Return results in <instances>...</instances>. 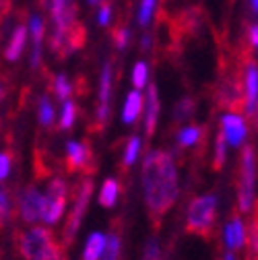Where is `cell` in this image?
<instances>
[{"instance_id":"cell-36","label":"cell","mask_w":258,"mask_h":260,"mask_svg":"<svg viewBox=\"0 0 258 260\" xmlns=\"http://www.w3.org/2000/svg\"><path fill=\"white\" fill-rule=\"evenodd\" d=\"M223 260H236V256H234V252L230 250L228 254H225V256H223Z\"/></svg>"},{"instance_id":"cell-11","label":"cell","mask_w":258,"mask_h":260,"mask_svg":"<svg viewBox=\"0 0 258 260\" xmlns=\"http://www.w3.org/2000/svg\"><path fill=\"white\" fill-rule=\"evenodd\" d=\"M110 93H112V64H106L102 71V85H100V106H98L100 126L106 124L110 116Z\"/></svg>"},{"instance_id":"cell-22","label":"cell","mask_w":258,"mask_h":260,"mask_svg":"<svg viewBox=\"0 0 258 260\" xmlns=\"http://www.w3.org/2000/svg\"><path fill=\"white\" fill-rule=\"evenodd\" d=\"M225 157H228V143H225L223 133L217 135L215 141V157H213V170H221L225 164Z\"/></svg>"},{"instance_id":"cell-23","label":"cell","mask_w":258,"mask_h":260,"mask_svg":"<svg viewBox=\"0 0 258 260\" xmlns=\"http://www.w3.org/2000/svg\"><path fill=\"white\" fill-rule=\"evenodd\" d=\"M75 120H77V106L73 102H64L62 116H60V128L62 130H71L75 126Z\"/></svg>"},{"instance_id":"cell-30","label":"cell","mask_w":258,"mask_h":260,"mask_svg":"<svg viewBox=\"0 0 258 260\" xmlns=\"http://www.w3.org/2000/svg\"><path fill=\"white\" fill-rule=\"evenodd\" d=\"M153 11H155V0H143L141 11H139V23L141 25H149V21L153 17Z\"/></svg>"},{"instance_id":"cell-39","label":"cell","mask_w":258,"mask_h":260,"mask_svg":"<svg viewBox=\"0 0 258 260\" xmlns=\"http://www.w3.org/2000/svg\"><path fill=\"white\" fill-rule=\"evenodd\" d=\"M3 97H5V89H3V85H0V102H3Z\"/></svg>"},{"instance_id":"cell-6","label":"cell","mask_w":258,"mask_h":260,"mask_svg":"<svg viewBox=\"0 0 258 260\" xmlns=\"http://www.w3.org/2000/svg\"><path fill=\"white\" fill-rule=\"evenodd\" d=\"M91 192H93V182L91 180H85L77 192V199H75V205H73V211L67 219V227H64V244L62 246H67L75 240L77 232H79V225L85 217V211L89 207V201H91Z\"/></svg>"},{"instance_id":"cell-24","label":"cell","mask_w":258,"mask_h":260,"mask_svg":"<svg viewBox=\"0 0 258 260\" xmlns=\"http://www.w3.org/2000/svg\"><path fill=\"white\" fill-rule=\"evenodd\" d=\"M139 151H141V139L139 137H133L126 145V151H124V166L131 168L135 166V161L139 159Z\"/></svg>"},{"instance_id":"cell-37","label":"cell","mask_w":258,"mask_h":260,"mask_svg":"<svg viewBox=\"0 0 258 260\" xmlns=\"http://www.w3.org/2000/svg\"><path fill=\"white\" fill-rule=\"evenodd\" d=\"M149 44H151V38L145 36V38H143V48H149Z\"/></svg>"},{"instance_id":"cell-21","label":"cell","mask_w":258,"mask_h":260,"mask_svg":"<svg viewBox=\"0 0 258 260\" xmlns=\"http://www.w3.org/2000/svg\"><path fill=\"white\" fill-rule=\"evenodd\" d=\"M203 135V128L201 126H188V128H182L178 133V145L180 147H190L195 145Z\"/></svg>"},{"instance_id":"cell-2","label":"cell","mask_w":258,"mask_h":260,"mask_svg":"<svg viewBox=\"0 0 258 260\" xmlns=\"http://www.w3.org/2000/svg\"><path fill=\"white\" fill-rule=\"evenodd\" d=\"M19 252L25 260H62V244L48 227H31L19 236Z\"/></svg>"},{"instance_id":"cell-9","label":"cell","mask_w":258,"mask_h":260,"mask_svg":"<svg viewBox=\"0 0 258 260\" xmlns=\"http://www.w3.org/2000/svg\"><path fill=\"white\" fill-rule=\"evenodd\" d=\"M244 108L250 118H256V108H258V69L256 64L250 62L246 75H244Z\"/></svg>"},{"instance_id":"cell-1","label":"cell","mask_w":258,"mask_h":260,"mask_svg":"<svg viewBox=\"0 0 258 260\" xmlns=\"http://www.w3.org/2000/svg\"><path fill=\"white\" fill-rule=\"evenodd\" d=\"M143 192L155 225L168 215L180 194V180L174 157L166 151H151L143 164Z\"/></svg>"},{"instance_id":"cell-5","label":"cell","mask_w":258,"mask_h":260,"mask_svg":"<svg viewBox=\"0 0 258 260\" xmlns=\"http://www.w3.org/2000/svg\"><path fill=\"white\" fill-rule=\"evenodd\" d=\"M67 197H69V186L62 178H54L48 184V192L44 194V213L42 221L48 225H54L62 219L64 207H67Z\"/></svg>"},{"instance_id":"cell-19","label":"cell","mask_w":258,"mask_h":260,"mask_svg":"<svg viewBox=\"0 0 258 260\" xmlns=\"http://www.w3.org/2000/svg\"><path fill=\"white\" fill-rule=\"evenodd\" d=\"M106 246V236L95 232L87 238V244H85V250H83V260H100L102 256V250Z\"/></svg>"},{"instance_id":"cell-3","label":"cell","mask_w":258,"mask_h":260,"mask_svg":"<svg viewBox=\"0 0 258 260\" xmlns=\"http://www.w3.org/2000/svg\"><path fill=\"white\" fill-rule=\"evenodd\" d=\"M217 219V194H205L190 203L186 213V230L195 236L211 238Z\"/></svg>"},{"instance_id":"cell-32","label":"cell","mask_w":258,"mask_h":260,"mask_svg":"<svg viewBox=\"0 0 258 260\" xmlns=\"http://www.w3.org/2000/svg\"><path fill=\"white\" fill-rule=\"evenodd\" d=\"M11 172V155L9 153H0V180H5Z\"/></svg>"},{"instance_id":"cell-16","label":"cell","mask_w":258,"mask_h":260,"mask_svg":"<svg viewBox=\"0 0 258 260\" xmlns=\"http://www.w3.org/2000/svg\"><path fill=\"white\" fill-rule=\"evenodd\" d=\"M219 104L225 108H238L242 104V91L236 81H228L219 91Z\"/></svg>"},{"instance_id":"cell-12","label":"cell","mask_w":258,"mask_h":260,"mask_svg":"<svg viewBox=\"0 0 258 260\" xmlns=\"http://www.w3.org/2000/svg\"><path fill=\"white\" fill-rule=\"evenodd\" d=\"M223 238H225V244L228 248L234 252V250H240L244 244H246V225L240 217H234L228 221L223 230Z\"/></svg>"},{"instance_id":"cell-14","label":"cell","mask_w":258,"mask_h":260,"mask_svg":"<svg viewBox=\"0 0 258 260\" xmlns=\"http://www.w3.org/2000/svg\"><path fill=\"white\" fill-rule=\"evenodd\" d=\"M141 112H143V95H141V91H131L126 97L124 110H122V120L126 124H135L139 120Z\"/></svg>"},{"instance_id":"cell-27","label":"cell","mask_w":258,"mask_h":260,"mask_svg":"<svg viewBox=\"0 0 258 260\" xmlns=\"http://www.w3.org/2000/svg\"><path fill=\"white\" fill-rule=\"evenodd\" d=\"M143 260H164V250H161L157 240H149L145 246V254Z\"/></svg>"},{"instance_id":"cell-28","label":"cell","mask_w":258,"mask_h":260,"mask_svg":"<svg viewBox=\"0 0 258 260\" xmlns=\"http://www.w3.org/2000/svg\"><path fill=\"white\" fill-rule=\"evenodd\" d=\"M54 91H56V95L60 97V100H67V97L73 93V89H71V83H69V79L64 77V75L56 77V81H54Z\"/></svg>"},{"instance_id":"cell-26","label":"cell","mask_w":258,"mask_h":260,"mask_svg":"<svg viewBox=\"0 0 258 260\" xmlns=\"http://www.w3.org/2000/svg\"><path fill=\"white\" fill-rule=\"evenodd\" d=\"M147 77H149V69H147V64L145 62H137L135 64V69H133V83L139 89H143L147 85Z\"/></svg>"},{"instance_id":"cell-35","label":"cell","mask_w":258,"mask_h":260,"mask_svg":"<svg viewBox=\"0 0 258 260\" xmlns=\"http://www.w3.org/2000/svg\"><path fill=\"white\" fill-rule=\"evenodd\" d=\"M256 44H258V29H256V25H252L250 27V46L256 48Z\"/></svg>"},{"instance_id":"cell-38","label":"cell","mask_w":258,"mask_h":260,"mask_svg":"<svg viewBox=\"0 0 258 260\" xmlns=\"http://www.w3.org/2000/svg\"><path fill=\"white\" fill-rule=\"evenodd\" d=\"M250 5H252V11H256V7H258V0H250Z\"/></svg>"},{"instance_id":"cell-31","label":"cell","mask_w":258,"mask_h":260,"mask_svg":"<svg viewBox=\"0 0 258 260\" xmlns=\"http://www.w3.org/2000/svg\"><path fill=\"white\" fill-rule=\"evenodd\" d=\"M9 211H11V205H9V197H7V192L0 188V227H3V223L7 221L9 217Z\"/></svg>"},{"instance_id":"cell-25","label":"cell","mask_w":258,"mask_h":260,"mask_svg":"<svg viewBox=\"0 0 258 260\" xmlns=\"http://www.w3.org/2000/svg\"><path fill=\"white\" fill-rule=\"evenodd\" d=\"M38 118H40V124H44V126H50L54 122V106H52V102L48 100V97H42V100H40V114H38Z\"/></svg>"},{"instance_id":"cell-17","label":"cell","mask_w":258,"mask_h":260,"mask_svg":"<svg viewBox=\"0 0 258 260\" xmlns=\"http://www.w3.org/2000/svg\"><path fill=\"white\" fill-rule=\"evenodd\" d=\"M118 197H120V184L118 180L114 178H108L100 190V205L104 209H112L116 203H118Z\"/></svg>"},{"instance_id":"cell-40","label":"cell","mask_w":258,"mask_h":260,"mask_svg":"<svg viewBox=\"0 0 258 260\" xmlns=\"http://www.w3.org/2000/svg\"><path fill=\"white\" fill-rule=\"evenodd\" d=\"M89 3H91V5H95V3H100V0H89Z\"/></svg>"},{"instance_id":"cell-10","label":"cell","mask_w":258,"mask_h":260,"mask_svg":"<svg viewBox=\"0 0 258 260\" xmlns=\"http://www.w3.org/2000/svg\"><path fill=\"white\" fill-rule=\"evenodd\" d=\"M91 159H93L91 149L85 143H77V141L67 143V168H69V172L85 170V166Z\"/></svg>"},{"instance_id":"cell-34","label":"cell","mask_w":258,"mask_h":260,"mask_svg":"<svg viewBox=\"0 0 258 260\" xmlns=\"http://www.w3.org/2000/svg\"><path fill=\"white\" fill-rule=\"evenodd\" d=\"M110 19H112V9H110L108 5H104V7L100 9V17H98V23H100V25H108V23H110Z\"/></svg>"},{"instance_id":"cell-15","label":"cell","mask_w":258,"mask_h":260,"mask_svg":"<svg viewBox=\"0 0 258 260\" xmlns=\"http://www.w3.org/2000/svg\"><path fill=\"white\" fill-rule=\"evenodd\" d=\"M31 38H34V54H31V67H38L42 60V40H44V21L40 17H31L29 21Z\"/></svg>"},{"instance_id":"cell-4","label":"cell","mask_w":258,"mask_h":260,"mask_svg":"<svg viewBox=\"0 0 258 260\" xmlns=\"http://www.w3.org/2000/svg\"><path fill=\"white\" fill-rule=\"evenodd\" d=\"M256 199V153L252 147H246L240 164V190H238V207L242 213L254 209Z\"/></svg>"},{"instance_id":"cell-29","label":"cell","mask_w":258,"mask_h":260,"mask_svg":"<svg viewBox=\"0 0 258 260\" xmlns=\"http://www.w3.org/2000/svg\"><path fill=\"white\" fill-rule=\"evenodd\" d=\"M192 112H195V102H192V100H182V102L176 106L174 118H176V120H186V118L192 116Z\"/></svg>"},{"instance_id":"cell-33","label":"cell","mask_w":258,"mask_h":260,"mask_svg":"<svg viewBox=\"0 0 258 260\" xmlns=\"http://www.w3.org/2000/svg\"><path fill=\"white\" fill-rule=\"evenodd\" d=\"M128 40H131V31H128V29H120L118 34L114 36V42H116V46H118L120 50H122V48H126Z\"/></svg>"},{"instance_id":"cell-18","label":"cell","mask_w":258,"mask_h":260,"mask_svg":"<svg viewBox=\"0 0 258 260\" xmlns=\"http://www.w3.org/2000/svg\"><path fill=\"white\" fill-rule=\"evenodd\" d=\"M25 38H27L25 27H17V29L13 31V38H11V42H9V46H7V52H5V58H7L9 62L19 60V56H21V52H23V48H25Z\"/></svg>"},{"instance_id":"cell-13","label":"cell","mask_w":258,"mask_h":260,"mask_svg":"<svg viewBox=\"0 0 258 260\" xmlns=\"http://www.w3.org/2000/svg\"><path fill=\"white\" fill-rule=\"evenodd\" d=\"M143 106H147L145 112V130L147 137H151L157 128V118H159V97H157V87L149 85V93H147V102H143Z\"/></svg>"},{"instance_id":"cell-7","label":"cell","mask_w":258,"mask_h":260,"mask_svg":"<svg viewBox=\"0 0 258 260\" xmlns=\"http://www.w3.org/2000/svg\"><path fill=\"white\" fill-rule=\"evenodd\" d=\"M19 211H21V219L25 223L40 221L42 213H44V194L38 192L36 188H27L19 197Z\"/></svg>"},{"instance_id":"cell-20","label":"cell","mask_w":258,"mask_h":260,"mask_svg":"<svg viewBox=\"0 0 258 260\" xmlns=\"http://www.w3.org/2000/svg\"><path fill=\"white\" fill-rule=\"evenodd\" d=\"M120 250H122V240L114 232V234L106 236V246L102 250L100 260H120Z\"/></svg>"},{"instance_id":"cell-8","label":"cell","mask_w":258,"mask_h":260,"mask_svg":"<svg viewBox=\"0 0 258 260\" xmlns=\"http://www.w3.org/2000/svg\"><path fill=\"white\" fill-rule=\"evenodd\" d=\"M221 133L225 137L228 147H240L246 141V135H248L246 120L238 114H225L221 118Z\"/></svg>"}]
</instances>
